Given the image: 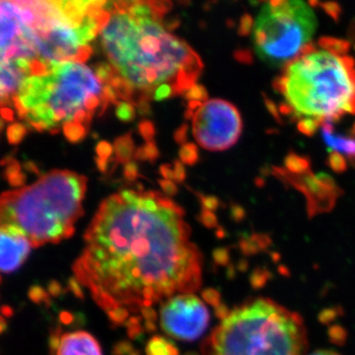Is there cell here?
<instances>
[{
    "label": "cell",
    "instance_id": "5bb4252c",
    "mask_svg": "<svg viewBox=\"0 0 355 355\" xmlns=\"http://www.w3.org/2000/svg\"><path fill=\"white\" fill-rule=\"evenodd\" d=\"M146 355H179V349L171 340L153 336L146 345Z\"/></svg>",
    "mask_w": 355,
    "mask_h": 355
},
{
    "label": "cell",
    "instance_id": "d4e9b609",
    "mask_svg": "<svg viewBox=\"0 0 355 355\" xmlns=\"http://www.w3.org/2000/svg\"><path fill=\"white\" fill-rule=\"evenodd\" d=\"M158 150L153 142H147L146 146L137 150L135 156L140 160H154L158 157Z\"/></svg>",
    "mask_w": 355,
    "mask_h": 355
},
{
    "label": "cell",
    "instance_id": "8fae6325",
    "mask_svg": "<svg viewBox=\"0 0 355 355\" xmlns=\"http://www.w3.org/2000/svg\"><path fill=\"white\" fill-rule=\"evenodd\" d=\"M0 240H1V268L2 273H11L20 268L28 256L31 253L32 243L19 229L11 225H1Z\"/></svg>",
    "mask_w": 355,
    "mask_h": 355
},
{
    "label": "cell",
    "instance_id": "8992f818",
    "mask_svg": "<svg viewBox=\"0 0 355 355\" xmlns=\"http://www.w3.org/2000/svg\"><path fill=\"white\" fill-rule=\"evenodd\" d=\"M302 318L270 299L248 301L229 311L203 343L202 355H303Z\"/></svg>",
    "mask_w": 355,
    "mask_h": 355
},
{
    "label": "cell",
    "instance_id": "83f0119b",
    "mask_svg": "<svg viewBox=\"0 0 355 355\" xmlns=\"http://www.w3.org/2000/svg\"><path fill=\"white\" fill-rule=\"evenodd\" d=\"M254 19L249 13H245L239 21L238 26V35L242 37L249 36L254 31Z\"/></svg>",
    "mask_w": 355,
    "mask_h": 355
},
{
    "label": "cell",
    "instance_id": "e575fe53",
    "mask_svg": "<svg viewBox=\"0 0 355 355\" xmlns=\"http://www.w3.org/2000/svg\"><path fill=\"white\" fill-rule=\"evenodd\" d=\"M112 151L113 149L108 142L102 141L97 146V154L99 156L98 158L103 159V160H108L110 156L112 155Z\"/></svg>",
    "mask_w": 355,
    "mask_h": 355
},
{
    "label": "cell",
    "instance_id": "1f68e13d",
    "mask_svg": "<svg viewBox=\"0 0 355 355\" xmlns=\"http://www.w3.org/2000/svg\"><path fill=\"white\" fill-rule=\"evenodd\" d=\"M139 132L147 142H153L154 133H155L153 123L148 121H144L140 123Z\"/></svg>",
    "mask_w": 355,
    "mask_h": 355
},
{
    "label": "cell",
    "instance_id": "ba28073f",
    "mask_svg": "<svg viewBox=\"0 0 355 355\" xmlns=\"http://www.w3.org/2000/svg\"><path fill=\"white\" fill-rule=\"evenodd\" d=\"M242 130L241 114L234 105L225 100H209L193 114V137L207 150L230 148L239 139Z\"/></svg>",
    "mask_w": 355,
    "mask_h": 355
},
{
    "label": "cell",
    "instance_id": "e0dca14e",
    "mask_svg": "<svg viewBox=\"0 0 355 355\" xmlns=\"http://www.w3.org/2000/svg\"><path fill=\"white\" fill-rule=\"evenodd\" d=\"M114 153L119 162L130 163V158L135 154V146L130 133L119 137L114 142Z\"/></svg>",
    "mask_w": 355,
    "mask_h": 355
},
{
    "label": "cell",
    "instance_id": "ffe728a7",
    "mask_svg": "<svg viewBox=\"0 0 355 355\" xmlns=\"http://www.w3.org/2000/svg\"><path fill=\"white\" fill-rule=\"evenodd\" d=\"M184 98L189 100V102H198L200 104H205V102L209 101L207 100L209 95H207V89L202 85H198V84H195L193 87L189 89L184 93Z\"/></svg>",
    "mask_w": 355,
    "mask_h": 355
},
{
    "label": "cell",
    "instance_id": "484cf974",
    "mask_svg": "<svg viewBox=\"0 0 355 355\" xmlns=\"http://www.w3.org/2000/svg\"><path fill=\"white\" fill-rule=\"evenodd\" d=\"M28 295H29V298L31 299V301L37 303V304L43 302L46 303V304H50L51 299L50 296H49L50 294L44 291L41 286H33L31 288L29 289Z\"/></svg>",
    "mask_w": 355,
    "mask_h": 355
},
{
    "label": "cell",
    "instance_id": "bcb514c9",
    "mask_svg": "<svg viewBox=\"0 0 355 355\" xmlns=\"http://www.w3.org/2000/svg\"><path fill=\"white\" fill-rule=\"evenodd\" d=\"M187 132H188V125H184L175 132L174 137L178 144H184L187 141Z\"/></svg>",
    "mask_w": 355,
    "mask_h": 355
},
{
    "label": "cell",
    "instance_id": "f907efd6",
    "mask_svg": "<svg viewBox=\"0 0 355 355\" xmlns=\"http://www.w3.org/2000/svg\"><path fill=\"white\" fill-rule=\"evenodd\" d=\"M2 116L6 120L12 121L13 119V112L9 109H2Z\"/></svg>",
    "mask_w": 355,
    "mask_h": 355
},
{
    "label": "cell",
    "instance_id": "d6986e66",
    "mask_svg": "<svg viewBox=\"0 0 355 355\" xmlns=\"http://www.w3.org/2000/svg\"><path fill=\"white\" fill-rule=\"evenodd\" d=\"M329 167L333 170L334 172L340 174L347 171V159L342 153H336V151H331L330 155H329L328 160H327Z\"/></svg>",
    "mask_w": 355,
    "mask_h": 355
},
{
    "label": "cell",
    "instance_id": "f546056e",
    "mask_svg": "<svg viewBox=\"0 0 355 355\" xmlns=\"http://www.w3.org/2000/svg\"><path fill=\"white\" fill-rule=\"evenodd\" d=\"M141 324V319L139 317H130V319L128 320L125 326H127L128 336H130V338H137V336L141 335L144 329H142L141 324Z\"/></svg>",
    "mask_w": 355,
    "mask_h": 355
},
{
    "label": "cell",
    "instance_id": "ac0fdd59",
    "mask_svg": "<svg viewBox=\"0 0 355 355\" xmlns=\"http://www.w3.org/2000/svg\"><path fill=\"white\" fill-rule=\"evenodd\" d=\"M64 133L67 139L71 142H78L84 139L86 133H87V128L83 127V125H77V123H67L62 127Z\"/></svg>",
    "mask_w": 355,
    "mask_h": 355
},
{
    "label": "cell",
    "instance_id": "603a6c76",
    "mask_svg": "<svg viewBox=\"0 0 355 355\" xmlns=\"http://www.w3.org/2000/svg\"><path fill=\"white\" fill-rule=\"evenodd\" d=\"M321 125V121L314 118H303L298 121L297 128L299 132L307 137H312L316 133L318 128Z\"/></svg>",
    "mask_w": 355,
    "mask_h": 355
},
{
    "label": "cell",
    "instance_id": "9f6ffc18",
    "mask_svg": "<svg viewBox=\"0 0 355 355\" xmlns=\"http://www.w3.org/2000/svg\"><path fill=\"white\" fill-rule=\"evenodd\" d=\"M186 355H198V354H193V352H191V354H187Z\"/></svg>",
    "mask_w": 355,
    "mask_h": 355
},
{
    "label": "cell",
    "instance_id": "f35d334b",
    "mask_svg": "<svg viewBox=\"0 0 355 355\" xmlns=\"http://www.w3.org/2000/svg\"><path fill=\"white\" fill-rule=\"evenodd\" d=\"M235 58L242 64H252L253 62V55L252 51L249 50H238L235 53Z\"/></svg>",
    "mask_w": 355,
    "mask_h": 355
},
{
    "label": "cell",
    "instance_id": "ee69618b",
    "mask_svg": "<svg viewBox=\"0 0 355 355\" xmlns=\"http://www.w3.org/2000/svg\"><path fill=\"white\" fill-rule=\"evenodd\" d=\"M48 293L53 297H58L62 293V287L58 282L53 280L49 284Z\"/></svg>",
    "mask_w": 355,
    "mask_h": 355
},
{
    "label": "cell",
    "instance_id": "4dcf8cb0",
    "mask_svg": "<svg viewBox=\"0 0 355 355\" xmlns=\"http://www.w3.org/2000/svg\"><path fill=\"white\" fill-rule=\"evenodd\" d=\"M128 313H130L128 310L125 309V308H116V309L110 311L108 315L110 320L114 324H121L127 323L128 320L130 319L128 318Z\"/></svg>",
    "mask_w": 355,
    "mask_h": 355
},
{
    "label": "cell",
    "instance_id": "9c48e42d",
    "mask_svg": "<svg viewBox=\"0 0 355 355\" xmlns=\"http://www.w3.org/2000/svg\"><path fill=\"white\" fill-rule=\"evenodd\" d=\"M209 323V310L195 294H179L166 300L161 307V328L177 340H197Z\"/></svg>",
    "mask_w": 355,
    "mask_h": 355
},
{
    "label": "cell",
    "instance_id": "681fc988",
    "mask_svg": "<svg viewBox=\"0 0 355 355\" xmlns=\"http://www.w3.org/2000/svg\"><path fill=\"white\" fill-rule=\"evenodd\" d=\"M60 321L64 324H70L72 322V315L69 313L64 312L60 314Z\"/></svg>",
    "mask_w": 355,
    "mask_h": 355
},
{
    "label": "cell",
    "instance_id": "7402d4cb",
    "mask_svg": "<svg viewBox=\"0 0 355 355\" xmlns=\"http://www.w3.org/2000/svg\"><path fill=\"white\" fill-rule=\"evenodd\" d=\"M9 163L6 169L7 179L13 187L21 186L24 183V176L19 172V166L14 160H7Z\"/></svg>",
    "mask_w": 355,
    "mask_h": 355
},
{
    "label": "cell",
    "instance_id": "11a10c76",
    "mask_svg": "<svg viewBox=\"0 0 355 355\" xmlns=\"http://www.w3.org/2000/svg\"><path fill=\"white\" fill-rule=\"evenodd\" d=\"M6 320H4V317L2 316L1 318V331L3 333L4 330H6Z\"/></svg>",
    "mask_w": 355,
    "mask_h": 355
},
{
    "label": "cell",
    "instance_id": "db71d44e",
    "mask_svg": "<svg viewBox=\"0 0 355 355\" xmlns=\"http://www.w3.org/2000/svg\"><path fill=\"white\" fill-rule=\"evenodd\" d=\"M13 311L10 307H7V306H3L2 307V316L3 317H11L12 316Z\"/></svg>",
    "mask_w": 355,
    "mask_h": 355
},
{
    "label": "cell",
    "instance_id": "2e32d148",
    "mask_svg": "<svg viewBox=\"0 0 355 355\" xmlns=\"http://www.w3.org/2000/svg\"><path fill=\"white\" fill-rule=\"evenodd\" d=\"M286 171L294 175H302L311 171V162L307 157L291 153L284 158Z\"/></svg>",
    "mask_w": 355,
    "mask_h": 355
},
{
    "label": "cell",
    "instance_id": "6f0895ef",
    "mask_svg": "<svg viewBox=\"0 0 355 355\" xmlns=\"http://www.w3.org/2000/svg\"><path fill=\"white\" fill-rule=\"evenodd\" d=\"M130 355H139V354H137V352H132Z\"/></svg>",
    "mask_w": 355,
    "mask_h": 355
},
{
    "label": "cell",
    "instance_id": "8d00e7d4",
    "mask_svg": "<svg viewBox=\"0 0 355 355\" xmlns=\"http://www.w3.org/2000/svg\"><path fill=\"white\" fill-rule=\"evenodd\" d=\"M114 355H128L132 354V345L128 342H120L113 350Z\"/></svg>",
    "mask_w": 355,
    "mask_h": 355
},
{
    "label": "cell",
    "instance_id": "d590c367",
    "mask_svg": "<svg viewBox=\"0 0 355 355\" xmlns=\"http://www.w3.org/2000/svg\"><path fill=\"white\" fill-rule=\"evenodd\" d=\"M202 298L209 304L217 306L219 304L220 296H219L218 292L214 291V289H207V291H203Z\"/></svg>",
    "mask_w": 355,
    "mask_h": 355
},
{
    "label": "cell",
    "instance_id": "836d02e7",
    "mask_svg": "<svg viewBox=\"0 0 355 355\" xmlns=\"http://www.w3.org/2000/svg\"><path fill=\"white\" fill-rule=\"evenodd\" d=\"M198 219H200L203 225L207 226V227H214L217 224L216 216H214V212L209 211V210L203 209Z\"/></svg>",
    "mask_w": 355,
    "mask_h": 355
},
{
    "label": "cell",
    "instance_id": "4fadbf2b",
    "mask_svg": "<svg viewBox=\"0 0 355 355\" xmlns=\"http://www.w3.org/2000/svg\"><path fill=\"white\" fill-rule=\"evenodd\" d=\"M322 132L327 146L336 153H345L349 161L355 160V135H342L334 132L333 121L322 123Z\"/></svg>",
    "mask_w": 355,
    "mask_h": 355
},
{
    "label": "cell",
    "instance_id": "6da1fadb",
    "mask_svg": "<svg viewBox=\"0 0 355 355\" xmlns=\"http://www.w3.org/2000/svg\"><path fill=\"white\" fill-rule=\"evenodd\" d=\"M184 212L157 191L123 190L103 200L72 270L103 310L137 312L202 286V257Z\"/></svg>",
    "mask_w": 355,
    "mask_h": 355
},
{
    "label": "cell",
    "instance_id": "d6a6232c",
    "mask_svg": "<svg viewBox=\"0 0 355 355\" xmlns=\"http://www.w3.org/2000/svg\"><path fill=\"white\" fill-rule=\"evenodd\" d=\"M263 101H265V105L266 109H268V113L272 114L273 119H275L277 123H280V125H282L284 121L282 120V114L279 113V109L277 108V104H275V103L273 102L272 99L266 97V95H263Z\"/></svg>",
    "mask_w": 355,
    "mask_h": 355
},
{
    "label": "cell",
    "instance_id": "f5cc1de1",
    "mask_svg": "<svg viewBox=\"0 0 355 355\" xmlns=\"http://www.w3.org/2000/svg\"><path fill=\"white\" fill-rule=\"evenodd\" d=\"M310 355H340L338 354H336L335 352H331V350H317V352H313V354H311Z\"/></svg>",
    "mask_w": 355,
    "mask_h": 355
},
{
    "label": "cell",
    "instance_id": "3957f363",
    "mask_svg": "<svg viewBox=\"0 0 355 355\" xmlns=\"http://www.w3.org/2000/svg\"><path fill=\"white\" fill-rule=\"evenodd\" d=\"M11 100L31 127L55 132L67 123L88 130L98 109L103 113L109 103H118L119 96L85 64L64 62L46 76L26 79Z\"/></svg>",
    "mask_w": 355,
    "mask_h": 355
},
{
    "label": "cell",
    "instance_id": "7c38bea8",
    "mask_svg": "<svg viewBox=\"0 0 355 355\" xmlns=\"http://www.w3.org/2000/svg\"><path fill=\"white\" fill-rule=\"evenodd\" d=\"M57 355H103L94 336L83 331L62 335Z\"/></svg>",
    "mask_w": 355,
    "mask_h": 355
},
{
    "label": "cell",
    "instance_id": "277c9868",
    "mask_svg": "<svg viewBox=\"0 0 355 355\" xmlns=\"http://www.w3.org/2000/svg\"><path fill=\"white\" fill-rule=\"evenodd\" d=\"M87 179L69 170H53L36 183L2 193L1 225H11L27 236L33 247L69 239L83 216Z\"/></svg>",
    "mask_w": 355,
    "mask_h": 355
},
{
    "label": "cell",
    "instance_id": "60d3db41",
    "mask_svg": "<svg viewBox=\"0 0 355 355\" xmlns=\"http://www.w3.org/2000/svg\"><path fill=\"white\" fill-rule=\"evenodd\" d=\"M200 200H202L203 209L209 211L216 209L219 205L218 200L214 197H200Z\"/></svg>",
    "mask_w": 355,
    "mask_h": 355
},
{
    "label": "cell",
    "instance_id": "30bf717a",
    "mask_svg": "<svg viewBox=\"0 0 355 355\" xmlns=\"http://www.w3.org/2000/svg\"><path fill=\"white\" fill-rule=\"evenodd\" d=\"M272 174L279 181L291 184L305 196L310 217L331 211L335 207L336 200L343 193L342 189L336 184L335 180L324 173H320L317 176L311 171L302 175H294L286 169L273 167Z\"/></svg>",
    "mask_w": 355,
    "mask_h": 355
},
{
    "label": "cell",
    "instance_id": "7dc6e473",
    "mask_svg": "<svg viewBox=\"0 0 355 355\" xmlns=\"http://www.w3.org/2000/svg\"><path fill=\"white\" fill-rule=\"evenodd\" d=\"M160 172L162 173L166 180H169V181L174 180V170H172L169 165L161 166Z\"/></svg>",
    "mask_w": 355,
    "mask_h": 355
},
{
    "label": "cell",
    "instance_id": "cb8c5ba5",
    "mask_svg": "<svg viewBox=\"0 0 355 355\" xmlns=\"http://www.w3.org/2000/svg\"><path fill=\"white\" fill-rule=\"evenodd\" d=\"M26 135V128L22 123H13L7 128V139L11 144L22 141Z\"/></svg>",
    "mask_w": 355,
    "mask_h": 355
},
{
    "label": "cell",
    "instance_id": "f6af8a7d",
    "mask_svg": "<svg viewBox=\"0 0 355 355\" xmlns=\"http://www.w3.org/2000/svg\"><path fill=\"white\" fill-rule=\"evenodd\" d=\"M141 314L147 322H155L158 318L157 313L151 307L142 308Z\"/></svg>",
    "mask_w": 355,
    "mask_h": 355
},
{
    "label": "cell",
    "instance_id": "ab89813d",
    "mask_svg": "<svg viewBox=\"0 0 355 355\" xmlns=\"http://www.w3.org/2000/svg\"><path fill=\"white\" fill-rule=\"evenodd\" d=\"M159 184H160L161 188L164 190L168 197H173V196L176 195L177 187L175 186V184L173 183L172 181H169V180H161V181H159Z\"/></svg>",
    "mask_w": 355,
    "mask_h": 355
},
{
    "label": "cell",
    "instance_id": "4316f807",
    "mask_svg": "<svg viewBox=\"0 0 355 355\" xmlns=\"http://www.w3.org/2000/svg\"><path fill=\"white\" fill-rule=\"evenodd\" d=\"M135 107L128 102H119L118 108H116V116L120 120L123 121H130L135 118Z\"/></svg>",
    "mask_w": 355,
    "mask_h": 355
},
{
    "label": "cell",
    "instance_id": "c3c4849f",
    "mask_svg": "<svg viewBox=\"0 0 355 355\" xmlns=\"http://www.w3.org/2000/svg\"><path fill=\"white\" fill-rule=\"evenodd\" d=\"M347 35H349V42H354L355 43V18L350 22Z\"/></svg>",
    "mask_w": 355,
    "mask_h": 355
},
{
    "label": "cell",
    "instance_id": "52a82bcc",
    "mask_svg": "<svg viewBox=\"0 0 355 355\" xmlns=\"http://www.w3.org/2000/svg\"><path fill=\"white\" fill-rule=\"evenodd\" d=\"M316 28V16L305 2H266L254 24V51L266 64L286 67L311 44Z\"/></svg>",
    "mask_w": 355,
    "mask_h": 355
},
{
    "label": "cell",
    "instance_id": "5b68a950",
    "mask_svg": "<svg viewBox=\"0 0 355 355\" xmlns=\"http://www.w3.org/2000/svg\"><path fill=\"white\" fill-rule=\"evenodd\" d=\"M273 88L301 116L334 121L343 114H355V62L308 44L300 57L292 60Z\"/></svg>",
    "mask_w": 355,
    "mask_h": 355
},
{
    "label": "cell",
    "instance_id": "816d5d0a",
    "mask_svg": "<svg viewBox=\"0 0 355 355\" xmlns=\"http://www.w3.org/2000/svg\"><path fill=\"white\" fill-rule=\"evenodd\" d=\"M144 329L147 331H149V333H153V331H155L156 329H157V327H156L155 323L154 322H146V324H144Z\"/></svg>",
    "mask_w": 355,
    "mask_h": 355
},
{
    "label": "cell",
    "instance_id": "44dd1931",
    "mask_svg": "<svg viewBox=\"0 0 355 355\" xmlns=\"http://www.w3.org/2000/svg\"><path fill=\"white\" fill-rule=\"evenodd\" d=\"M180 158L184 164L193 165L197 163L198 151L197 146L193 144H186L180 150Z\"/></svg>",
    "mask_w": 355,
    "mask_h": 355
},
{
    "label": "cell",
    "instance_id": "74e56055",
    "mask_svg": "<svg viewBox=\"0 0 355 355\" xmlns=\"http://www.w3.org/2000/svg\"><path fill=\"white\" fill-rule=\"evenodd\" d=\"M81 286H83L79 284V282L76 279V277H70L69 280V287L70 291H71L72 293H73L77 298L83 299L84 294Z\"/></svg>",
    "mask_w": 355,
    "mask_h": 355
},
{
    "label": "cell",
    "instance_id": "7a4b0ae2",
    "mask_svg": "<svg viewBox=\"0 0 355 355\" xmlns=\"http://www.w3.org/2000/svg\"><path fill=\"white\" fill-rule=\"evenodd\" d=\"M169 2H107L108 18L101 33L103 48L127 87L128 101L140 106L159 88L184 94L203 69L200 55L162 22Z\"/></svg>",
    "mask_w": 355,
    "mask_h": 355
},
{
    "label": "cell",
    "instance_id": "9a60e30c",
    "mask_svg": "<svg viewBox=\"0 0 355 355\" xmlns=\"http://www.w3.org/2000/svg\"><path fill=\"white\" fill-rule=\"evenodd\" d=\"M320 48L329 51L336 57H347L350 50V42L347 40L333 38V37H322L318 41Z\"/></svg>",
    "mask_w": 355,
    "mask_h": 355
},
{
    "label": "cell",
    "instance_id": "7bdbcfd3",
    "mask_svg": "<svg viewBox=\"0 0 355 355\" xmlns=\"http://www.w3.org/2000/svg\"><path fill=\"white\" fill-rule=\"evenodd\" d=\"M137 174H139V172H137V167L135 163L130 162L125 165V176L128 180H130V181H133V180L137 177Z\"/></svg>",
    "mask_w": 355,
    "mask_h": 355
},
{
    "label": "cell",
    "instance_id": "680465c9",
    "mask_svg": "<svg viewBox=\"0 0 355 355\" xmlns=\"http://www.w3.org/2000/svg\"><path fill=\"white\" fill-rule=\"evenodd\" d=\"M354 50H355V46H354Z\"/></svg>",
    "mask_w": 355,
    "mask_h": 355
},
{
    "label": "cell",
    "instance_id": "f1b7e54d",
    "mask_svg": "<svg viewBox=\"0 0 355 355\" xmlns=\"http://www.w3.org/2000/svg\"><path fill=\"white\" fill-rule=\"evenodd\" d=\"M319 6H321L324 12L328 14L331 19L335 20L336 22H338V21L340 19L343 9L340 4L336 3V2H324V3L320 2Z\"/></svg>",
    "mask_w": 355,
    "mask_h": 355
},
{
    "label": "cell",
    "instance_id": "b9f144b4",
    "mask_svg": "<svg viewBox=\"0 0 355 355\" xmlns=\"http://www.w3.org/2000/svg\"><path fill=\"white\" fill-rule=\"evenodd\" d=\"M184 177H186V172L184 168L180 161H175L174 167V180L176 182H183Z\"/></svg>",
    "mask_w": 355,
    "mask_h": 355
}]
</instances>
